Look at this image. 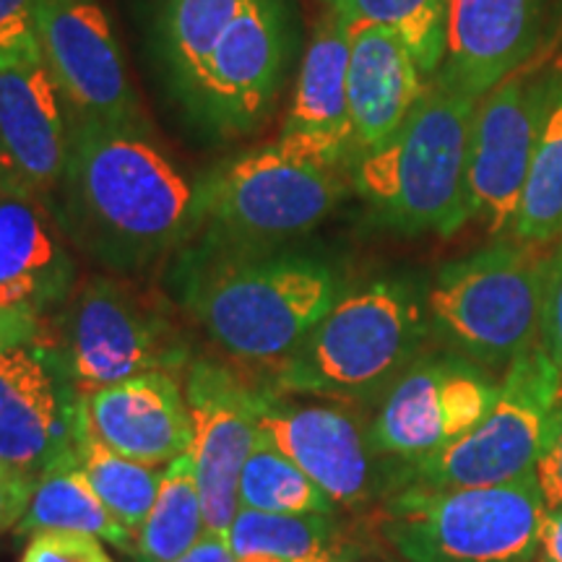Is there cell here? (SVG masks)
<instances>
[{
    "instance_id": "6da1fadb",
    "label": "cell",
    "mask_w": 562,
    "mask_h": 562,
    "mask_svg": "<svg viewBox=\"0 0 562 562\" xmlns=\"http://www.w3.org/2000/svg\"><path fill=\"white\" fill-rule=\"evenodd\" d=\"M58 222L68 240L115 271L157 263L201 227L199 186L146 133L68 117Z\"/></svg>"
},
{
    "instance_id": "7a4b0ae2",
    "label": "cell",
    "mask_w": 562,
    "mask_h": 562,
    "mask_svg": "<svg viewBox=\"0 0 562 562\" xmlns=\"http://www.w3.org/2000/svg\"><path fill=\"white\" fill-rule=\"evenodd\" d=\"M344 294L341 273L318 256L206 245L182 302L216 347L240 362L281 368Z\"/></svg>"
},
{
    "instance_id": "3957f363",
    "label": "cell",
    "mask_w": 562,
    "mask_h": 562,
    "mask_svg": "<svg viewBox=\"0 0 562 562\" xmlns=\"http://www.w3.org/2000/svg\"><path fill=\"white\" fill-rule=\"evenodd\" d=\"M427 286L378 277L344 290L297 351L277 368V391L372 406L432 336Z\"/></svg>"
},
{
    "instance_id": "277c9868",
    "label": "cell",
    "mask_w": 562,
    "mask_h": 562,
    "mask_svg": "<svg viewBox=\"0 0 562 562\" xmlns=\"http://www.w3.org/2000/svg\"><path fill=\"white\" fill-rule=\"evenodd\" d=\"M476 102L432 76L406 123L357 157L351 186L402 235H453L469 222V146Z\"/></svg>"
},
{
    "instance_id": "5b68a950",
    "label": "cell",
    "mask_w": 562,
    "mask_h": 562,
    "mask_svg": "<svg viewBox=\"0 0 562 562\" xmlns=\"http://www.w3.org/2000/svg\"><path fill=\"white\" fill-rule=\"evenodd\" d=\"M550 250L503 237L446 263L427 286L432 336L501 378L537 347Z\"/></svg>"
},
{
    "instance_id": "8992f818",
    "label": "cell",
    "mask_w": 562,
    "mask_h": 562,
    "mask_svg": "<svg viewBox=\"0 0 562 562\" xmlns=\"http://www.w3.org/2000/svg\"><path fill=\"white\" fill-rule=\"evenodd\" d=\"M533 474L492 487H406L381 503V537L404 562H533L544 521Z\"/></svg>"
},
{
    "instance_id": "52a82bcc",
    "label": "cell",
    "mask_w": 562,
    "mask_h": 562,
    "mask_svg": "<svg viewBox=\"0 0 562 562\" xmlns=\"http://www.w3.org/2000/svg\"><path fill=\"white\" fill-rule=\"evenodd\" d=\"M341 195L344 180L336 167L294 157L273 140L199 182L201 227L214 245L273 248L313 232Z\"/></svg>"
},
{
    "instance_id": "ba28073f",
    "label": "cell",
    "mask_w": 562,
    "mask_h": 562,
    "mask_svg": "<svg viewBox=\"0 0 562 562\" xmlns=\"http://www.w3.org/2000/svg\"><path fill=\"white\" fill-rule=\"evenodd\" d=\"M558 396L560 372L539 341L503 372L497 398L472 430L440 453L398 472L393 492L492 487L533 474Z\"/></svg>"
},
{
    "instance_id": "9c48e42d",
    "label": "cell",
    "mask_w": 562,
    "mask_h": 562,
    "mask_svg": "<svg viewBox=\"0 0 562 562\" xmlns=\"http://www.w3.org/2000/svg\"><path fill=\"white\" fill-rule=\"evenodd\" d=\"M497 389L501 378L451 349L419 355L370 406L372 448L393 467V482L472 430Z\"/></svg>"
},
{
    "instance_id": "30bf717a",
    "label": "cell",
    "mask_w": 562,
    "mask_h": 562,
    "mask_svg": "<svg viewBox=\"0 0 562 562\" xmlns=\"http://www.w3.org/2000/svg\"><path fill=\"white\" fill-rule=\"evenodd\" d=\"M560 68L529 60L476 102L469 146V222L510 237Z\"/></svg>"
},
{
    "instance_id": "8fae6325",
    "label": "cell",
    "mask_w": 562,
    "mask_h": 562,
    "mask_svg": "<svg viewBox=\"0 0 562 562\" xmlns=\"http://www.w3.org/2000/svg\"><path fill=\"white\" fill-rule=\"evenodd\" d=\"M60 362L83 398L144 372H175L186 347L149 300L115 279H91L68 305Z\"/></svg>"
},
{
    "instance_id": "7c38bea8",
    "label": "cell",
    "mask_w": 562,
    "mask_h": 562,
    "mask_svg": "<svg viewBox=\"0 0 562 562\" xmlns=\"http://www.w3.org/2000/svg\"><path fill=\"white\" fill-rule=\"evenodd\" d=\"M258 432L297 463L344 510H360L393 492V467L372 448L368 419L349 404L256 398Z\"/></svg>"
},
{
    "instance_id": "4fadbf2b",
    "label": "cell",
    "mask_w": 562,
    "mask_h": 562,
    "mask_svg": "<svg viewBox=\"0 0 562 562\" xmlns=\"http://www.w3.org/2000/svg\"><path fill=\"white\" fill-rule=\"evenodd\" d=\"M42 63L76 115L144 125L110 19L91 0H37Z\"/></svg>"
},
{
    "instance_id": "5bb4252c",
    "label": "cell",
    "mask_w": 562,
    "mask_h": 562,
    "mask_svg": "<svg viewBox=\"0 0 562 562\" xmlns=\"http://www.w3.org/2000/svg\"><path fill=\"white\" fill-rule=\"evenodd\" d=\"M256 398L258 391H250L220 364L195 362L188 370L186 402L193 417L191 456L206 513V533L227 537L240 510L237 484L258 440Z\"/></svg>"
},
{
    "instance_id": "9a60e30c",
    "label": "cell",
    "mask_w": 562,
    "mask_h": 562,
    "mask_svg": "<svg viewBox=\"0 0 562 562\" xmlns=\"http://www.w3.org/2000/svg\"><path fill=\"white\" fill-rule=\"evenodd\" d=\"M81 396L60 357L37 344L0 351V461L40 474L74 451Z\"/></svg>"
},
{
    "instance_id": "2e32d148",
    "label": "cell",
    "mask_w": 562,
    "mask_h": 562,
    "mask_svg": "<svg viewBox=\"0 0 562 562\" xmlns=\"http://www.w3.org/2000/svg\"><path fill=\"white\" fill-rule=\"evenodd\" d=\"M45 63L0 66V193L58 191L68 159V115Z\"/></svg>"
},
{
    "instance_id": "e0dca14e",
    "label": "cell",
    "mask_w": 562,
    "mask_h": 562,
    "mask_svg": "<svg viewBox=\"0 0 562 562\" xmlns=\"http://www.w3.org/2000/svg\"><path fill=\"white\" fill-rule=\"evenodd\" d=\"M349 21L328 9L315 26L302 58L292 108L286 112L277 144L294 157L336 167L355 154L349 121Z\"/></svg>"
},
{
    "instance_id": "ac0fdd59",
    "label": "cell",
    "mask_w": 562,
    "mask_h": 562,
    "mask_svg": "<svg viewBox=\"0 0 562 562\" xmlns=\"http://www.w3.org/2000/svg\"><path fill=\"white\" fill-rule=\"evenodd\" d=\"M544 0H451L446 58L435 76L482 100L542 42Z\"/></svg>"
},
{
    "instance_id": "d6986e66",
    "label": "cell",
    "mask_w": 562,
    "mask_h": 562,
    "mask_svg": "<svg viewBox=\"0 0 562 562\" xmlns=\"http://www.w3.org/2000/svg\"><path fill=\"white\" fill-rule=\"evenodd\" d=\"M83 422L104 446L146 467L191 451L193 417L172 372H144L81 398Z\"/></svg>"
},
{
    "instance_id": "ffe728a7",
    "label": "cell",
    "mask_w": 562,
    "mask_h": 562,
    "mask_svg": "<svg viewBox=\"0 0 562 562\" xmlns=\"http://www.w3.org/2000/svg\"><path fill=\"white\" fill-rule=\"evenodd\" d=\"M349 30L347 94L357 159L402 128L432 79L393 32L372 24H349Z\"/></svg>"
},
{
    "instance_id": "44dd1931",
    "label": "cell",
    "mask_w": 562,
    "mask_h": 562,
    "mask_svg": "<svg viewBox=\"0 0 562 562\" xmlns=\"http://www.w3.org/2000/svg\"><path fill=\"white\" fill-rule=\"evenodd\" d=\"M68 235L42 199L0 193V307L37 315L70 292Z\"/></svg>"
},
{
    "instance_id": "7402d4cb",
    "label": "cell",
    "mask_w": 562,
    "mask_h": 562,
    "mask_svg": "<svg viewBox=\"0 0 562 562\" xmlns=\"http://www.w3.org/2000/svg\"><path fill=\"white\" fill-rule=\"evenodd\" d=\"M258 0H161L157 45L178 100L191 104L211 55Z\"/></svg>"
},
{
    "instance_id": "603a6c76",
    "label": "cell",
    "mask_w": 562,
    "mask_h": 562,
    "mask_svg": "<svg viewBox=\"0 0 562 562\" xmlns=\"http://www.w3.org/2000/svg\"><path fill=\"white\" fill-rule=\"evenodd\" d=\"M19 533L34 537L42 531H70L102 539L104 544L123 552H136V533L117 521L91 490L87 476L74 459V451L63 453L37 476V490L30 510L16 526Z\"/></svg>"
},
{
    "instance_id": "cb8c5ba5",
    "label": "cell",
    "mask_w": 562,
    "mask_h": 562,
    "mask_svg": "<svg viewBox=\"0 0 562 562\" xmlns=\"http://www.w3.org/2000/svg\"><path fill=\"white\" fill-rule=\"evenodd\" d=\"M235 558L269 554L284 562H355L360 550L349 542L336 516H286V513L237 510L227 531Z\"/></svg>"
},
{
    "instance_id": "d4e9b609",
    "label": "cell",
    "mask_w": 562,
    "mask_h": 562,
    "mask_svg": "<svg viewBox=\"0 0 562 562\" xmlns=\"http://www.w3.org/2000/svg\"><path fill=\"white\" fill-rule=\"evenodd\" d=\"M206 533V513L191 451L165 467L159 495L136 533L138 562H172Z\"/></svg>"
},
{
    "instance_id": "484cf974",
    "label": "cell",
    "mask_w": 562,
    "mask_h": 562,
    "mask_svg": "<svg viewBox=\"0 0 562 562\" xmlns=\"http://www.w3.org/2000/svg\"><path fill=\"white\" fill-rule=\"evenodd\" d=\"M510 240L537 248L562 240V70L547 102Z\"/></svg>"
},
{
    "instance_id": "4316f807",
    "label": "cell",
    "mask_w": 562,
    "mask_h": 562,
    "mask_svg": "<svg viewBox=\"0 0 562 562\" xmlns=\"http://www.w3.org/2000/svg\"><path fill=\"white\" fill-rule=\"evenodd\" d=\"M74 459L87 476L91 490L104 503L112 516L121 521L125 529L138 533L149 516L154 501H157L161 480H165V469L146 467L125 456L115 453L112 448L97 440L83 422L81 412V430L79 440L74 446Z\"/></svg>"
},
{
    "instance_id": "83f0119b",
    "label": "cell",
    "mask_w": 562,
    "mask_h": 562,
    "mask_svg": "<svg viewBox=\"0 0 562 562\" xmlns=\"http://www.w3.org/2000/svg\"><path fill=\"white\" fill-rule=\"evenodd\" d=\"M240 508L286 516H336L339 505L307 476L297 463L258 432L237 484Z\"/></svg>"
},
{
    "instance_id": "f1b7e54d",
    "label": "cell",
    "mask_w": 562,
    "mask_h": 562,
    "mask_svg": "<svg viewBox=\"0 0 562 562\" xmlns=\"http://www.w3.org/2000/svg\"><path fill=\"white\" fill-rule=\"evenodd\" d=\"M451 0H344L339 11L349 24L383 26L409 47L427 79L446 58V24Z\"/></svg>"
},
{
    "instance_id": "f546056e",
    "label": "cell",
    "mask_w": 562,
    "mask_h": 562,
    "mask_svg": "<svg viewBox=\"0 0 562 562\" xmlns=\"http://www.w3.org/2000/svg\"><path fill=\"white\" fill-rule=\"evenodd\" d=\"M42 63L37 0H0V66Z\"/></svg>"
},
{
    "instance_id": "4dcf8cb0",
    "label": "cell",
    "mask_w": 562,
    "mask_h": 562,
    "mask_svg": "<svg viewBox=\"0 0 562 562\" xmlns=\"http://www.w3.org/2000/svg\"><path fill=\"white\" fill-rule=\"evenodd\" d=\"M21 562H115L102 539L70 531H42L30 537Z\"/></svg>"
},
{
    "instance_id": "1f68e13d",
    "label": "cell",
    "mask_w": 562,
    "mask_h": 562,
    "mask_svg": "<svg viewBox=\"0 0 562 562\" xmlns=\"http://www.w3.org/2000/svg\"><path fill=\"white\" fill-rule=\"evenodd\" d=\"M533 480L542 492L547 510L562 508V393L554 402L550 419L544 427V440L539 448V459L533 463Z\"/></svg>"
},
{
    "instance_id": "d6a6232c",
    "label": "cell",
    "mask_w": 562,
    "mask_h": 562,
    "mask_svg": "<svg viewBox=\"0 0 562 562\" xmlns=\"http://www.w3.org/2000/svg\"><path fill=\"white\" fill-rule=\"evenodd\" d=\"M542 347L554 368L560 372V393H562V243L550 250V263H547L544 281V302H542Z\"/></svg>"
},
{
    "instance_id": "836d02e7",
    "label": "cell",
    "mask_w": 562,
    "mask_h": 562,
    "mask_svg": "<svg viewBox=\"0 0 562 562\" xmlns=\"http://www.w3.org/2000/svg\"><path fill=\"white\" fill-rule=\"evenodd\" d=\"M37 476L30 469L0 461V533L16 529L26 516L37 490Z\"/></svg>"
},
{
    "instance_id": "e575fe53",
    "label": "cell",
    "mask_w": 562,
    "mask_h": 562,
    "mask_svg": "<svg viewBox=\"0 0 562 562\" xmlns=\"http://www.w3.org/2000/svg\"><path fill=\"white\" fill-rule=\"evenodd\" d=\"M37 336V315L0 307V351L32 344Z\"/></svg>"
},
{
    "instance_id": "d590c367",
    "label": "cell",
    "mask_w": 562,
    "mask_h": 562,
    "mask_svg": "<svg viewBox=\"0 0 562 562\" xmlns=\"http://www.w3.org/2000/svg\"><path fill=\"white\" fill-rule=\"evenodd\" d=\"M235 560L237 558L235 552H232L227 537H222V533H203L191 550L172 562H235Z\"/></svg>"
},
{
    "instance_id": "8d00e7d4",
    "label": "cell",
    "mask_w": 562,
    "mask_h": 562,
    "mask_svg": "<svg viewBox=\"0 0 562 562\" xmlns=\"http://www.w3.org/2000/svg\"><path fill=\"white\" fill-rule=\"evenodd\" d=\"M533 562H562V508L544 513Z\"/></svg>"
},
{
    "instance_id": "74e56055",
    "label": "cell",
    "mask_w": 562,
    "mask_h": 562,
    "mask_svg": "<svg viewBox=\"0 0 562 562\" xmlns=\"http://www.w3.org/2000/svg\"><path fill=\"white\" fill-rule=\"evenodd\" d=\"M235 562H284V560L269 558V554H243V558H237Z\"/></svg>"
},
{
    "instance_id": "f35d334b",
    "label": "cell",
    "mask_w": 562,
    "mask_h": 562,
    "mask_svg": "<svg viewBox=\"0 0 562 562\" xmlns=\"http://www.w3.org/2000/svg\"><path fill=\"white\" fill-rule=\"evenodd\" d=\"M321 3H326V9H339L344 0H321Z\"/></svg>"
},
{
    "instance_id": "ab89813d",
    "label": "cell",
    "mask_w": 562,
    "mask_h": 562,
    "mask_svg": "<svg viewBox=\"0 0 562 562\" xmlns=\"http://www.w3.org/2000/svg\"><path fill=\"white\" fill-rule=\"evenodd\" d=\"M355 562H391V560H375V558H360V560H355Z\"/></svg>"
}]
</instances>
